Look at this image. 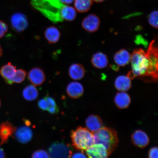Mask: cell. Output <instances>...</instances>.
I'll return each mask as SVG.
<instances>
[{
  "label": "cell",
  "mask_w": 158,
  "mask_h": 158,
  "mask_svg": "<svg viewBox=\"0 0 158 158\" xmlns=\"http://www.w3.org/2000/svg\"><path fill=\"white\" fill-rule=\"evenodd\" d=\"M158 49L154 40L147 52L137 48L131 55V70L127 76L130 80L137 77L146 82H156L158 78Z\"/></svg>",
  "instance_id": "6da1fadb"
},
{
  "label": "cell",
  "mask_w": 158,
  "mask_h": 158,
  "mask_svg": "<svg viewBox=\"0 0 158 158\" xmlns=\"http://www.w3.org/2000/svg\"><path fill=\"white\" fill-rule=\"evenodd\" d=\"M31 4L34 9L54 23L72 21L76 18V9L64 4L60 0H31Z\"/></svg>",
  "instance_id": "7a4b0ae2"
},
{
  "label": "cell",
  "mask_w": 158,
  "mask_h": 158,
  "mask_svg": "<svg viewBox=\"0 0 158 158\" xmlns=\"http://www.w3.org/2000/svg\"><path fill=\"white\" fill-rule=\"evenodd\" d=\"M94 143L102 144L110 154L118 147V139L116 132L112 128L102 127L94 133Z\"/></svg>",
  "instance_id": "3957f363"
},
{
  "label": "cell",
  "mask_w": 158,
  "mask_h": 158,
  "mask_svg": "<svg viewBox=\"0 0 158 158\" xmlns=\"http://www.w3.org/2000/svg\"><path fill=\"white\" fill-rule=\"evenodd\" d=\"M73 146L80 151H86L94 143V133L86 128L79 127L71 131Z\"/></svg>",
  "instance_id": "277c9868"
},
{
  "label": "cell",
  "mask_w": 158,
  "mask_h": 158,
  "mask_svg": "<svg viewBox=\"0 0 158 158\" xmlns=\"http://www.w3.org/2000/svg\"><path fill=\"white\" fill-rule=\"evenodd\" d=\"M48 153L51 158H70L73 154L70 145L59 142H55L50 146Z\"/></svg>",
  "instance_id": "5b68a950"
},
{
  "label": "cell",
  "mask_w": 158,
  "mask_h": 158,
  "mask_svg": "<svg viewBox=\"0 0 158 158\" xmlns=\"http://www.w3.org/2000/svg\"><path fill=\"white\" fill-rule=\"evenodd\" d=\"M10 23L12 28L17 32L24 31L28 27V22L27 17L23 14L16 13L11 17Z\"/></svg>",
  "instance_id": "8992f818"
},
{
  "label": "cell",
  "mask_w": 158,
  "mask_h": 158,
  "mask_svg": "<svg viewBox=\"0 0 158 158\" xmlns=\"http://www.w3.org/2000/svg\"><path fill=\"white\" fill-rule=\"evenodd\" d=\"M85 151L88 157L91 158H106L110 155L106 147L100 143H94Z\"/></svg>",
  "instance_id": "52a82bcc"
},
{
  "label": "cell",
  "mask_w": 158,
  "mask_h": 158,
  "mask_svg": "<svg viewBox=\"0 0 158 158\" xmlns=\"http://www.w3.org/2000/svg\"><path fill=\"white\" fill-rule=\"evenodd\" d=\"M100 24L99 18L97 15L91 14L87 16L83 20L82 26L83 28L88 32L93 33L98 30Z\"/></svg>",
  "instance_id": "ba28073f"
},
{
  "label": "cell",
  "mask_w": 158,
  "mask_h": 158,
  "mask_svg": "<svg viewBox=\"0 0 158 158\" xmlns=\"http://www.w3.org/2000/svg\"><path fill=\"white\" fill-rule=\"evenodd\" d=\"M16 128L9 121L3 122L0 124V145L7 143L9 138L13 137Z\"/></svg>",
  "instance_id": "9c48e42d"
},
{
  "label": "cell",
  "mask_w": 158,
  "mask_h": 158,
  "mask_svg": "<svg viewBox=\"0 0 158 158\" xmlns=\"http://www.w3.org/2000/svg\"><path fill=\"white\" fill-rule=\"evenodd\" d=\"M27 76L30 81L35 86L41 85L46 80L44 71L42 69L37 67L31 69L29 71Z\"/></svg>",
  "instance_id": "30bf717a"
},
{
  "label": "cell",
  "mask_w": 158,
  "mask_h": 158,
  "mask_svg": "<svg viewBox=\"0 0 158 158\" xmlns=\"http://www.w3.org/2000/svg\"><path fill=\"white\" fill-rule=\"evenodd\" d=\"M15 138L21 143H27L30 141L33 137V132L27 126H23L16 128L15 132Z\"/></svg>",
  "instance_id": "8fae6325"
},
{
  "label": "cell",
  "mask_w": 158,
  "mask_h": 158,
  "mask_svg": "<svg viewBox=\"0 0 158 158\" xmlns=\"http://www.w3.org/2000/svg\"><path fill=\"white\" fill-rule=\"evenodd\" d=\"M131 138L134 145L142 149L147 147L149 143L147 134L141 130H138L134 131L131 135Z\"/></svg>",
  "instance_id": "7c38bea8"
},
{
  "label": "cell",
  "mask_w": 158,
  "mask_h": 158,
  "mask_svg": "<svg viewBox=\"0 0 158 158\" xmlns=\"http://www.w3.org/2000/svg\"><path fill=\"white\" fill-rule=\"evenodd\" d=\"M16 71V67L9 62L2 66L0 74L5 82L8 84L11 85L13 84V80Z\"/></svg>",
  "instance_id": "4fadbf2b"
},
{
  "label": "cell",
  "mask_w": 158,
  "mask_h": 158,
  "mask_svg": "<svg viewBox=\"0 0 158 158\" xmlns=\"http://www.w3.org/2000/svg\"><path fill=\"white\" fill-rule=\"evenodd\" d=\"M85 124L86 128L93 133L100 129L103 126L101 118L94 114H91L87 118Z\"/></svg>",
  "instance_id": "5bb4252c"
},
{
  "label": "cell",
  "mask_w": 158,
  "mask_h": 158,
  "mask_svg": "<svg viewBox=\"0 0 158 158\" xmlns=\"http://www.w3.org/2000/svg\"><path fill=\"white\" fill-rule=\"evenodd\" d=\"M66 92L70 97L76 99L82 96L84 92V89L80 83L73 82L70 83L67 86Z\"/></svg>",
  "instance_id": "9a60e30c"
},
{
  "label": "cell",
  "mask_w": 158,
  "mask_h": 158,
  "mask_svg": "<svg viewBox=\"0 0 158 158\" xmlns=\"http://www.w3.org/2000/svg\"><path fill=\"white\" fill-rule=\"evenodd\" d=\"M131 55L126 49H122L114 54V60L118 66L123 67L127 65L131 60Z\"/></svg>",
  "instance_id": "2e32d148"
},
{
  "label": "cell",
  "mask_w": 158,
  "mask_h": 158,
  "mask_svg": "<svg viewBox=\"0 0 158 158\" xmlns=\"http://www.w3.org/2000/svg\"><path fill=\"white\" fill-rule=\"evenodd\" d=\"M44 35L49 44H54L58 43L60 40L61 33L58 28L54 26H51L45 30Z\"/></svg>",
  "instance_id": "e0dca14e"
},
{
  "label": "cell",
  "mask_w": 158,
  "mask_h": 158,
  "mask_svg": "<svg viewBox=\"0 0 158 158\" xmlns=\"http://www.w3.org/2000/svg\"><path fill=\"white\" fill-rule=\"evenodd\" d=\"M114 102L118 108L124 109L129 106L131 102V98L125 92H120L116 95Z\"/></svg>",
  "instance_id": "ac0fdd59"
},
{
  "label": "cell",
  "mask_w": 158,
  "mask_h": 158,
  "mask_svg": "<svg viewBox=\"0 0 158 158\" xmlns=\"http://www.w3.org/2000/svg\"><path fill=\"white\" fill-rule=\"evenodd\" d=\"M108 62L107 55L101 52L95 54L91 59L92 65L96 68L99 69L106 68L108 66Z\"/></svg>",
  "instance_id": "d6986e66"
},
{
  "label": "cell",
  "mask_w": 158,
  "mask_h": 158,
  "mask_svg": "<svg viewBox=\"0 0 158 158\" xmlns=\"http://www.w3.org/2000/svg\"><path fill=\"white\" fill-rule=\"evenodd\" d=\"M85 74L84 67L82 64H74L71 65L69 69V74L70 77L74 80H81Z\"/></svg>",
  "instance_id": "ffe728a7"
},
{
  "label": "cell",
  "mask_w": 158,
  "mask_h": 158,
  "mask_svg": "<svg viewBox=\"0 0 158 158\" xmlns=\"http://www.w3.org/2000/svg\"><path fill=\"white\" fill-rule=\"evenodd\" d=\"M114 86L120 92L127 91L131 87V80L127 76H120L116 79Z\"/></svg>",
  "instance_id": "44dd1931"
},
{
  "label": "cell",
  "mask_w": 158,
  "mask_h": 158,
  "mask_svg": "<svg viewBox=\"0 0 158 158\" xmlns=\"http://www.w3.org/2000/svg\"><path fill=\"white\" fill-rule=\"evenodd\" d=\"M23 95L26 100L32 101L38 97V90L33 85H29L23 89Z\"/></svg>",
  "instance_id": "7402d4cb"
},
{
  "label": "cell",
  "mask_w": 158,
  "mask_h": 158,
  "mask_svg": "<svg viewBox=\"0 0 158 158\" xmlns=\"http://www.w3.org/2000/svg\"><path fill=\"white\" fill-rule=\"evenodd\" d=\"M92 0H75L74 6L76 10L80 13H85L91 8Z\"/></svg>",
  "instance_id": "603a6c76"
},
{
  "label": "cell",
  "mask_w": 158,
  "mask_h": 158,
  "mask_svg": "<svg viewBox=\"0 0 158 158\" xmlns=\"http://www.w3.org/2000/svg\"><path fill=\"white\" fill-rule=\"evenodd\" d=\"M27 73L23 69L17 70L15 76L14 77L13 81L15 83L19 84L25 80L27 76Z\"/></svg>",
  "instance_id": "cb8c5ba5"
},
{
  "label": "cell",
  "mask_w": 158,
  "mask_h": 158,
  "mask_svg": "<svg viewBox=\"0 0 158 158\" xmlns=\"http://www.w3.org/2000/svg\"><path fill=\"white\" fill-rule=\"evenodd\" d=\"M158 11H154L150 14L148 22L152 27L158 29Z\"/></svg>",
  "instance_id": "d4e9b609"
},
{
  "label": "cell",
  "mask_w": 158,
  "mask_h": 158,
  "mask_svg": "<svg viewBox=\"0 0 158 158\" xmlns=\"http://www.w3.org/2000/svg\"><path fill=\"white\" fill-rule=\"evenodd\" d=\"M32 158H49L48 153L43 150H39L35 151L31 156Z\"/></svg>",
  "instance_id": "484cf974"
},
{
  "label": "cell",
  "mask_w": 158,
  "mask_h": 158,
  "mask_svg": "<svg viewBox=\"0 0 158 158\" xmlns=\"http://www.w3.org/2000/svg\"><path fill=\"white\" fill-rule=\"evenodd\" d=\"M8 26L3 21L0 20V39L3 37L7 32Z\"/></svg>",
  "instance_id": "4316f807"
},
{
  "label": "cell",
  "mask_w": 158,
  "mask_h": 158,
  "mask_svg": "<svg viewBox=\"0 0 158 158\" xmlns=\"http://www.w3.org/2000/svg\"><path fill=\"white\" fill-rule=\"evenodd\" d=\"M38 105L39 108L43 110H46L48 108V104L44 98L41 99L39 101Z\"/></svg>",
  "instance_id": "83f0119b"
},
{
  "label": "cell",
  "mask_w": 158,
  "mask_h": 158,
  "mask_svg": "<svg viewBox=\"0 0 158 158\" xmlns=\"http://www.w3.org/2000/svg\"><path fill=\"white\" fill-rule=\"evenodd\" d=\"M44 98L46 101L48 108L51 107V106L56 107V106H58L57 105L56 102H55V100L54 98L51 97L46 96H45Z\"/></svg>",
  "instance_id": "f1b7e54d"
},
{
  "label": "cell",
  "mask_w": 158,
  "mask_h": 158,
  "mask_svg": "<svg viewBox=\"0 0 158 158\" xmlns=\"http://www.w3.org/2000/svg\"><path fill=\"white\" fill-rule=\"evenodd\" d=\"M148 157L150 158H158V148L153 147L149 150L148 153Z\"/></svg>",
  "instance_id": "f546056e"
},
{
  "label": "cell",
  "mask_w": 158,
  "mask_h": 158,
  "mask_svg": "<svg viewBox=\"0 0 158 158\" xmlns=\"http://www.w3.org/2000/svg\"><path fill=\"white\" fill-rule=\"evenodd\" d=\"M49 113L52 114H58L59 112V108L58 106L56 107L51 106L48 108L47 110Z\"/></svg>",
  "instance_id": "4dcf8cb0"
},
{
  "label": "cell",
  "mask_w": 158,
  "mask_h": 158,
  "mask_svg": "<svg viewBox=\"0 0 158 158\" xmlns=\"http://www.w3.org/2000/svg\"><path fill=\"white\" fill-rule=\"evenodd\" d=\"M71 157L72 158H86V156L82 152H77L75 153L74 154H72V156Z\"/></svg>",
  "instance_id": "1f68e13d"
},
{
  "label": "cell",
  "mask_w": 158,
  "mask_h": 158,
  "mask_svg": "<svg viewBox=\"0 0 158 158\" xmlns=\"http://www.w3.org/2000/svg\"><path fill=\"white\" fill-rule=\"evenodd\" d=\"M60 1L64 4L69 5L73 3L74 0H60Z\"/></svg>",
  "instance_id": "d6a6232c"
},
{
  "label": "cell",
  "mask_w": 158,
  "mask_h": 158,
  "mask_svg": "<svg viewBox=\"0 0 158 158\" xmlns=\"http://www.w3.org/2000/svg\"><path fill=\"white\" fill-rule=\"evenodd\" d=\"M6 157V154L4 151L2 149L0 148V158H4Z\"/></svg>",
  "instance_id": "836d02e7"
},
{
  "label": "cell",
  "mask_w": 158,
  "mask_h": 158,
  "mask_svg": "<svg viewBox=\"0 0 158 158\" xmlns=\"http://www.w3.org/2000/svg\"><path fill=\"white\" fill-rule=\"evenodd\" d=\"M92 1H93L97 3H100L105 1L106 0H92Z\"/></svg>",
  "instance_id": "e575fe53"
},
{
  "label": "cell",
  "mask_w": 158,
  "mask_h": 158,
  "mask_svg": "<svg viewBox=\"0 0 158 158\" xmlns=\"http://www.w3.org/2000/svg\"><path fill=\"white\" fill-rule=\"evenodd\" d=\"M3 54V51L2 49V47L0 45V58L2 56V55Z\"/></svg>",
  "instance_id": "d590c367"
},
{
  "label": "cell",
  "mask_w": 158,
  "mask_h": 158,
  "mask_svg": "<svg viewBox=\"0 0 158 158\" xmlns=\"http://www.w3.org/2000/svg\"><path fill=\"white\" fill-rule=\"evenodd\" d=\"M1 99H0V107H1Z\"/></svg>",
  "instance_id": "8d00e7d4"
}]
</instances>
